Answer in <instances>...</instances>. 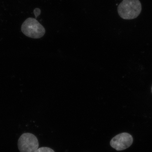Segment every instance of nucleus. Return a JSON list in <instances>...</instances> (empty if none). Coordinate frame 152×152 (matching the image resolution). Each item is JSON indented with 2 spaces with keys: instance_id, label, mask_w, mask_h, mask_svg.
Here are the masks:
<instances>
[{
  "instance_id": "1",
  "label": "nucleus",
  "mask_w": 152,
  "mask_h": 152,
  "mask_svg": "<svg viewBox=\"0 0 152 152\" xmlns=\"http://www.w3.org/2000/svg\"><path fill=\"white\" fill-rule=\"evenodd\" d=\"M141 11V3L139 0H123L118 7V15L124 20L136 18Z\"/></svg>"
},
{
  "instance_id": "2",
  "label": "nucleus",
  "mask_w": 152,
  "mask_h": 152,
  "mask_svg": "<svg viewBox=\"0 0 152 152\" xmlns=\"http://www.w3.org/2000/svg\"><path fill=\"white\" fill-rule=\"evenodd\" d=\"M23 34L33 39L42 37L45 34V29L36 19L29 18L27 19L21 26Z\"/></svg>"
},
{
  "instance_id": "3",
  "label": "nucleus",
  "mask_w": 152,
  "mask_h": 152,
  "mask_svg": "<svg viewBox=\"0 0 152 152\" xmlns=\"http://www.w3.org/2000/svg\"><path fill=\"white\" fill-rule=\"evenodd\" d=\"M18 148L20 152H35L39 148L37 138L30 133H24L19 138Z\"/></svg>"
},
{
  "instance_id": "4",
  "label": "nucleus",
  "mask_w": 152,
  "mask_h": 152,
  "mask_svg": "<svg viewBox=\"0 0 152 152\" xmlns=\"http://www.w3.org/2000/svg\"><path fill=\"white\" fill-rule=\"evenodd\" d=\"M133 142V137L130 134L124 132L114 137L110 142V145L116 151H121L130 147Z\"/></svg>"
},
{
  "instance_id": "5",
  "label": "nucleus",
  "mask_w": 152,
  "mask_h": 152,
  "mask_svg": "<svg viewBox=\"0 0 152 152\" xmlns=\"http://www.w3.org/2000/svg\"><path fill=\"white\" fill-rule=\"evenodd\" d=\"M35 152H55L52 149L48 147H42L38 148Z\"/></svg>"
},
{
  "instance_id": "6",
  "label": "nucleus",
  "mask_w": 152,
  "mask_h": 152,
  "mask_svg": "<svg viewBox=\"0 0 152 152\" xmlns=\"http://www.w3.org/2000/svg\"></svg>"
}]
</instances>
